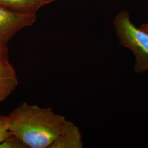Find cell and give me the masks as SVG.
Here are the masks:
<instances>
[{
	"label": "cell",
	"instance_id": "obj_5",
	"mask_svg": "<svg viewBox=\"0 0 148 148\" xmlns=\"http://www.w3.org/2000/svg\"><path fill=\"white\" fill-rule=\"evenodd\" d=\"M18 79L16 70L9 60L0 63V103L16 90Z\"/></svg>",
	"mask_w": 148,
	"mask_h": 148
},
{
	"label": "cell",
	"instance_id": "obj_1",
	"mask_svg": "<svg viewBox=\"0 0 148 148\" xmlns=\"http://www.w3.org/2000/svg\"><path fill=\"white\" fill-rule=\"evenodd\" d=\"M10 131L27 148H49L66 119L51 108L24 102L8 115Z\"/></svg>",
	"mask_w": 148,
	"mask_h": 148
},
{
	"label": "cell",
	"instance_id": "obj_3",
	"mask_svg": "<svg viewBox=\"0 0 148 148\" xmlns=\"http://www.w3.org/2000/svg\"><path fill=\"white\" fill-rule=\"evenodd\" d=\"M36 13L14 11L0 5V43H7L21 29L32 25Z\"/></svg>",
	"mask_w": 148,
	"mask_h": 148
},
{
	"label": "cell",
	"instance_id": "obj_7",
	"mask_svg": "<svg viewBox=\"0 0 148 148\" xmlns=\"http://www.w3.org/2000/svg\"><path fill=\"white\" fill-rule=\"evenodd\" d=\"M11 134L9 116L0 115V143L5 140Z\"/></svg>",
	"mask_w": 148,
	"mask_h": 148
},
{
	"label": "cell",
	"instance_id": "obj_4",
	"mask_svg": "<svg viewBox=\"0 0 148 148\" xmlns=\"http://www.w3.org/2000/svg\"><path fill=\"white\" fill-rule=\"evenodd\" d=\"M83 142L79 128L73 122L66 120L49 148H82Z\"/></svg>",
	"mask_w": 148,
	"mask_h": 148
},
{
	"label": "cell",
	"instance_id": "obj_10",
	"mask_svg": "<svg viewBox=\"0 0 148 148\" xmlns=\"http://www.w3.org/2000/svg\"><path fill=\"white\" fill-rule=\"evenodd\" d=\"M140 29H142L144 31L148 32V22H147V23L142 24L140 27Z\"/></svg>",
	"mask_w": 148,
	"mask_h": 148
},
{
	"label": "cell",
	"instance_id": "obj_11",
	"mask_svg": "<svg viewBox=\"0 0 148 148\" xmlns=\"http://www.w3.org/2000/svg\"><path fill=\"white\" fill-rule=\"evenodd\" d=\"M51 1L53 2V1H56V0H51Z\"/></svg>",
	"mask_w": 148,
	"mask_h": 148
},
{
	"label": "cell",
	"instance_id": "obj_9",
	"mask_svg": "<svg viewBox=\"0 0 148 148\" xmlns=\"http://www.w3.org/2000/svg\"><path fill=\"white\" fill-rule=\"evenodd\" d=\"M9 60L7 45L0 43V63Z\"/></svg>",
	"mask_w": 148,
	"mask_h": 148
},
{
	"label": "cell",
	"instance_id": "obj_2",
	"mask_svg": "<svg viewBox=\"0 0 148 148\" xmlns=\"http://www.w3.org/2000/svg\"><path fill=\"white\" fill-rule=\"evenodd\" d=\"M114 26L120 45L130 49L135 57V72L148 71V32L136 27L126 11L117 13Z\"/></svg>",
	"mask_w": 148,
	"mask_h": 148
},
{
	"label": "cell",
	"instance_id": "obj_6",
	"mask_svg": "<svg viewBox=\"0 0 148 148\" xmlns=\"http://www.w3.org/2000/svg\"><path fill=\"white\" fill-rule=\"evenodd\" d=\"M52 2L51 0H0V5L14 11L36 13L41 7Z\"/></svg>",
	"mask_w": 148,
	"mask_h": 148
},
{
	"label": "cell",
	"instance_id": "obj_8",
	"mask_svg": "<svg viewBox=\"0 0 148 148\" xmlns=\"http://www.w3.org/2000/svg\"><path fill=\"white\" fill-rule=\"evenodd\" d=\"M26 145L11 134L5 140L0 143V148H25Z\"/></svg>",
	"mask_w": 148,
	"mask_h": 148
}]
</instances>
